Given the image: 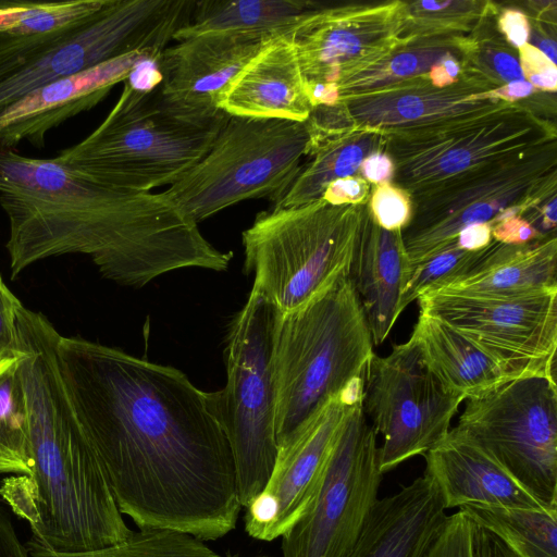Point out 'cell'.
Wrapping results in <instances>:
<instances>
[{
	"instance_id": "1",
	"label": "cell",
	"mask_w": 557,
	"mask_h": 557,
	"mask_svg": "<svg viewBox=\"0 0 557 557\" xmlns=\"http://www.w3.org/2000/svg\"><path fill=\"white\" fill-rule=\"evenodd\" d=\"M59 366L117 507L138 530L219 540L240 509L233 455L209 393L180 370L61 335Z\"/></svg>"
},
{
	"instance_id": "2",
	"label": "cell",
	"mask_w": 557,
	"mask_h": 557,
	"mask_svg": "<svg viewBox=\"0 0 557 557\" xmlns=\"http://www.w3.org/2000/svg\"><path fill=\"white\" fill-rule=\"evenodd\" d=\"M0 206L12 278L40 260L81 253L108 280L141 287L185 268L221 272L232 259L165 191L107 184L54 158L0 148Z\"/></svg>"
},
{
	"instance_id": "3",
	"label": "cell",
	"mask_w": 557,
	"mask_h": 557,
	"mask_svg": "<svg viewBox=\"0 0 557 557\" xmlns=\"http://www.w3.org/2000/svg\"><path fill=\"white\" fill-rule=\"evenodd\" d=\"M60 337L41 313L16 322L32 470L2 480L0 496L49 548L95 550L125 540L132 530L67 395L59 366Z\"/></svg>"
},
{
	"instance_id": "4",
	"label": "cell",
	"mask_w": 557,
	"mask_h": 557,
	"mask_svg": "<svg viewBox=\"0 0 557 557\" xmlns=\"http://www.w3.org/2000/svg\"><path fill=\"white\" fill-rule=\"evenodd\" d=\"M373 346L348 275L301 308L278 314L272 356L278 447L352 377L366 374Z\"/></svg>"
},
{
	"instance_id": "5",
	"label": "cell",
	"mask_w": 557,
	"mask_h": 557,
	"mask_svg": "<svg viewBox=\"0 0 557 557\" xmlns=\"http://www.w3.org/2000/svg\"><path fill=\"white\" fill-rule=\"evenodd\" d=\"M230 117L186 116L166 106L159 89L128 82L102 123L54 159L95 178L136 191L173 185L210 150Z\"/></svg>"
},
{
	"instance_id": "6",
	"label": "cell",
	"mask_w": 557,
	"mask_h": 557,
	"mask_svg": "<svg viewBox=\"0 0 557 557\" xmlns=\"http://www.w3.org/2000/svg\"><path fill=\"white\" fill-rule=\"evenodd\" d=\"M366 205L315 201L260 212L242 234L251 292L280 315L293 312L349 275Z\"/></svg>"
},
{
	"instance_id": "7",
	"label": "cell",
	"mask_w": 557,
	"mask_h": 557,
	"mask_svg": "<svg viewBox=\"0 0 557 557\" xmlns=\"http://www.w3.org/2000/svg\"><path fill=\"white\" fill-rule=\"evenodd\" d=\"M277 318L271 304L250 292L227 332L226 384L209 393L231 446L242 507L264 488L278 453L272 366Z\"/></svg>"
},
{
	"instance_id": "8",
	"label": "cell",
	"mask_w": 557,
	"mask_h": 557,
	"mask_svg": "<svg viewBox=\"0 0 557 557\" xmlns=\"http://www.w3.org/2000/svg\"><path fill=\"white\" fill-rule=\"evenodd\" d=\"M307 122L231 116L210 150L165 194L197 224L247 199L277 203L307 157Z\"/></svg>"
},
{
	"instance_id": "9",
	"label": "cell",
	"mask_w": 557,
	"mask_h": 557,
	"mask_svg": "<svg viewBox=\"0 0 557 557\" xmlns=\"http://www.w3.org/2000/svg\"><path fill=\"white\" fill-rule=\"evenodd\" d=\"M384 134L395 166L391 183L410 198L557 139L555 120L521 102Z\"/></svg>"
},
{
	"instance_id": "10",
	"label": "cell",
	"mask_w": 557,
	"mask_h": 557,
	"mask_svg": "<svg viewBox=\"0 0 557 557\" xmlns=\"http://www.w3.org/2000/svg\"><path fill=\"white\" fill-rule=\"evenodd\" d=\"M556 184L557 139L411 197V219L401 231L410 273L456 244L462 228L515 207L523 214L556 195Z\"/></svg>"
},
{
	"instance_id": "11",
	"label": "cell",
	"mask_w": 557,
	"mask_h": 557,
	"mask_svg": "<svg viewBox=\"0 0 557 557\" xmlns=\"http://www.w3.org/2000/svg\"><path fill=\"white\" fill-rule=\"evenodd\" d=\"M376 433L362 403L351 407L300 519L281 537L282 557H345L379 499Z\"/></svg>"
},
{
	"instance_id": "12",
	"label": "cell",
	"mask_w": 557,
	"mask_h": 557,
	"mask_svg": "<svg viewBox=\"0 0 557 557\" xmlns=\"http://www.w3.org/2000/svg\"><path fill=\"white\" fill-rule=\"evenodd\" d=\"M455 428L537 497L557 506L556 379L523 376L469 399Z\"/></svg>"
},
{
	"instance_id": "13",
	"label": "cell",
	"mask_w": 557,
	"mask_h": 557,
	"mask_svg": "<svg viewBox=\"0 0 557 557\" xmlns=\"http://www.w3.org/2000/svg\"><path fill=\"white\" fill-rule=\"evenodd\" d=\"M465 399L444 388L408 339L384 356L372 355L364 375L363 411L382 436V474L424 456L449 432Z\"/></svg>"
},
{
	"instance_id": "14",
	"label": "cell",
	"mask_w": 557,
	"mask_h": 557,
	"mask_svg": "<svg viewBox=\"0 0 557 557\" xmlns=\"http://www.w3.org/2000/svg\"><path fill=\"white\" fill-rule=\"evenodd\" d=\"M188 0H110L94 17L0 81V112L33 90L107 60L163 51L191 13Z\"/></svg>"
},
{
	"instance_id": "15",
	"label": "cell",
	"mask_w": 557,
	"mask_h": 557,
	"mask_svg": "<svg viewBox=\"0 0 557 557\" xmlns=\"http://www.w3.org/2000/svg\"><path fill=\"white\" fill-rule=\"evenodd\" d=\"M418 300L420 311L444 321L516 376L556 379L557 290L520 296L434 290Z\"/></svg>"
},
{
	"instance_id": "16",
	"label": "cell",
	"mask_w": 557,
	"mask_h": 557,
	"mask_svg": "<svg viewBox=\"0 0 557 557\" xmlns=\"http://www.w3.org/2000/svg\"><path fill=\"white\" fill-rule=\"evenodd\" d=\"M406 1L345 3L307 12L287 32L307 86L337 84L403 44Z\"/></svg>"
},
{
	"instance_id": "17",
	"label": "cell",
	"mask_w": 557,
	"mask_h": 557,
	"mask_svg": "<svg viewBox=\"0 0 557 557\" xmlns=\"http://www.w3.org/2000/svg\"><path fill=\"white\" fill-rule=\"evenodd\" d=\"M354 407V406H352ZM351 407L338 396L278 447L264 488L245 507V530L252 539L282 537L305 513L339 428Z\"/></svg>"
},
{
	"instance_id": "18",
	"label": "cell",
	"mask_w": 557,
	"mask_h": 557,
	"mask_svg": "<svg viewBox=\"0 0 557 557\" xmlns=\"http://www.w3.org/2000/svg\"><path fill=\"white\" fill-rule=\"evenodd\" d=\"M161 53L158 49L133 51L33 90L0 112V148L14 149L22 141L44 148L50 129L96 107L140 63L160 59Z\"/></svg>"
},
{
	"instance_id": "19",
	"label": "cell",
	"mask_w": 557,
	"mask_h": 557,
	"mask_svg": "<svg viewBox=\"0 0 557 557\" xmlns=\"http://www.w3.org/2000/svg\"><path fill=\"white\" fill-rule=\"evenodd\" d=\"M268 39L200 35L166 47L159 60L161 99L186 116H215L220 95Z\"/></svg>"
},
{
	"instance_id": "20",
	"label": "cell",
	"mask_w": 557,
	"mask_h": 557,
	"mask_svg": "<svg viewBox=\"0 0 557 557\" xmlns=\"http://www.w3.org/2000/svg\"><path fill=\"white\" fill-rule=\"evenodd\" d=\"M495 88L463 72L447 87L434 86L428 73L382 90L339 100L356 127L380 132L421 127L472 113L493 110L510 102L494 99Z\"/></svg>"
},
{
	"instance_id": "21",
	"label": "cell",
	"mask_w": 557,
	"mask_h": 557,
	"mask_svg": "<svg viewBox=\"0 0 557 557\" xmlns=\"http://www.w3.org/2000/svg\"><path fill=\"white\" fill-rule=\"evenodd\" d=\"M425 473L437 485L446 509L468 506L548 510L549 505L520 483L483 446L453 428L425 455Z\"/></svg>"
},
{
	"instance_id": "22",
	"label": "cell",
	"mask_w": 557,
	"mask_h": 557,
	"mask_svg": "<svg viewBox=\"0 0 557 557\" xmlns=\"http://www.w3.org/2000/svg\"><path fill=\"white\" fill-rule=\"evenodd\" d=\"M216 104L231 116L306 122L313 107L289 35L268 39Z\"/></svg>"
},
{
	"instance_id": "23",
	"label": "cell",
	"mask_w": 557,
	"mask_h": 557,
	"mask_svg": "<svg viewBox=\"0 0 557 557\" xmlns=\"http://www.w3.org/2000/svg\"><path fill=\"white\" fill-rule=\"evenodd\" d=\"M446 510L437 485L423 472L375 502L345 557H426Z\"/></svg>"
},
{
	"instance_id": "24",
	"label": "cell",
	"mask_w": 557,
	"mask_h": 557,
	"mask_svg": "<svg viewBox=\"0 0 557 557\" xmlns=\"http://www.w3.org/2000/svg\"><path fill=\"white\" fill-rule=\"evenodd\" d=\"M348 276L362 307L373 345H380L400 315L399 302L410 276V263L401 231L379 226L369 207L361 222Z\"/></svg>"
},
{
	"instance_id": "25",
	"label": "cell",
	"mask_w": 557,
	"mask_h": 557,
	"mask_svg": "<svg viewBox=\"0 0 557 557\" xmlns=\"http://www.w3.org/2000/svg\"><path fill=\"white\" fill-rule=\"evenodd\" d=\"M556 274L555 234L523 245H507L493 239L466 271L434 290L486 296L539 294L557 290Z\"/></svg>"
},
{
	"instance_id": "26",
	"label": "cell",
	"mask_w": 557,
	"mask_h": 557,
	"mask_svg": "<svg viewBox=\"0 0 557 557\" xmlns=\"http://www.w3.org/2000/svg\"><path fill=\"white\" fill-rule=\"evenodd\" d=\"M409 339L444 388L465 400L481 398L519 379L466 336L425 312L420 311Z\"/></svg>"
},
{
	"instance_id": "27",
	"label": "cell",
	"mask_w": 557,
	"mask_h": 557,
	"mask_svg": "<svg viewBox=\"0 0 557 557\" xmlns=\"http://www.w3.org/2000/svg\"><path fill=\"white\" fill-rule=\"evenodd\" d=\"M315 3L304 0L195 1L190 17L173 36L178 41L200 35L271 38L287 33Z\"/></svg>"
},
{
	"instance_id": "28",
	"label": "cell",
	"mask_w": 557,
	"mask_h": 557,
	"mask_svg": "<svg viewBox=\"0 0 557 557\" xmlns=\"http://www.w3.org/2000/svg\"><path fill=\"white\" fill-rule=\"evenodd\" d=\"M385 144V134L371 128L354 127L335 134L310 133L309 161L273 208L296 207L320 199L329 184L356 176L361 162L373 152L384 151Z\"/></svg>"
},
{
	"instance_id": "29",
	"label": "cell",
	"mask_w": 557,
	"mask_h": 557,
	"mask_svg": "<svg viewBox=\"0 0 557 557\" xmlns=\"http://www.w3.org/2000/svg\"><path fill=\"white\" fill-rule=\"evenodd\" d=\"M459 510L497 541L505 557H557V508L468 506Z\"/></svg>"
},
{
	"instance_id": "30",
	"label": "cell",
	"mask_w": 557,
	"mask_h": 557,
	"mask_svg": "<svg viewBox=\"0 0 557 557\" xmlns=\"http://www.w3.org/2000/svg\"><path fill=\"white\" fill-rule=\"evenodd\" d=\"M449 52H459L455 37L423 38L403 44L377 62L339 81V100L425 75Z\"/></svg>"
},
{
	"instance_id": "31",
	"label": "cell",
	"mask_w": 557,
	"mask_h": 557,
	"mask_svg": "<svg viewBox=\"0 0 557 557\" xmlns=\"http://www.w3.org/2000/svg\"><path fill=\"white\" fill-rule=\"evenodd\" d=\"M23 357L22 351L0 355V473L14 475L32 470Z\"/></svg>"
},
{
	"instance_id": "32",
	"label": "cell",
	"mask_w": 557,
	"mask_h": 557,
	"mask_svg": "<svg viewBox=\"0 0 557 557\" xmlns=\"http://www.w3.org/2000/svg\"><path fill=\"white\" fill-rule=\"evenodd\" d=\"M500 7L487 0L406 2L400 39L405 42L433 37H461L484 20L497 16Z\"/></svg>"
},
{
	"instance_id": "33",
	"label": "cell",
	"mask_w": 557,
	"mask_h": 557,
	"mask_svg": "<svg viewBox=\"0 0 557 557\" xmlns=\"http://www.w3.org/2000/svg\"><path fill=\"white\" fill-rule=\"evenodd\" d=\"M29 557H222L206 541L171 530H138L111 546L87 552H57L35 537L26 543Z\"/></svg>"
},
{
	"instance_id": "34",
	"label": "cell",
	"mask_w": 557,
	"mask_h": 557,
	"mask_svg": "<svg viewBox=\"0 0 557 557\" xmlns=\"http://www.w3.org/2000/svg\"><path fill=\"white\" fill-rule=\"evenodd\" d=\"M110 0L0 1V34L41 35L76 27Z\"/></svg>"
},
{
	"instance_id": "35",
	"label": "cell",
	"mask_w": 557,
	"mask_h": 557,
	"mask_svg": "<svg viewBox=\"0 0 557 557\" xmlns=\"http://www.w3.org/2000/svg\"><path fill=\"white\" fill-rule=\"evenodd\" d=\"M497 16L484 20L467 36L455 37L463 72L484 79L495 89L524 79L518 49L499 33Z\"/></svg>"
},
{
	"instance_id": "36",
	"label": "cell",
	"mask_w": 557,
	"mask_h": 557,
	"mask_svg": "<svg viewBox=\"0 0 557 557\" xmlns=\"http://www.w3.org/2000/svg\"><path fill=\"white\" fill-rule=\"evenodd\" d=\"M482 250L467 251L454 244L416 267L401 294L400 313L421 295L436 289L445 281L466 271L480 257Z\"/></svg>"
},
{
	"instance_id": "37",
	"label": "cell",
	"mask_w": 557,
	"mask_h": 557,
	"mask_svg": "<svg viewBox=\"0 0 557 557\" xmlns=\"http://www.w3.org/2000/svg\"><path fill=\"white\" fill-rule=\"evenodd\" d=\"M375 223L387 231H403L411 219V198L392 183L371 185L368 202Z\"/></svg>"
},
{
	"instance_id": "38",
	"label": "cell",
	"mask_w": 557,
	"mask_h": 557,
	"mask_svg": "<svg viewBox=\"0 0 557 557\" xmlns=\"http://www.w3.org/2000/svg\"><path fill=\"white\" fill-rule=\"evenodd\" d=\"M473 527L461 510L448 515L426 557H475Z\"/></svg>"
},
{
	"instance_id": "39",
	"label": "cell",
	"mask_w": 557,
	"mask_h": 557,
	"mask_svg": "<svg viewBox=\"0 0 557 557\" xmlns=\"http://www.w3.org/2000/svg\"><path fill=\"white\" fill-rule=\"evenodd\" d=\"M518 54L524 79L540 91L555 94L557 87L556 64L531 44L520 47Z\"/></svg>"
},
{
	"instance_id": "40",
	"label": "cell",
	"mask_w": 557,
	"mask_h": 557,
	"mask_svg": "<svg viewBox=\"0 0 557 557\" xmlns=\"http://www.w3.org/2000/svg\"><path fill=\"white\" fill-rule=\"evenodd\" d=\"M371 195V184L360 176L338 178L329 184L322 199L331 205H366Z\"/></svg>"
},
{
	"instance_id": "41",
	"label": "cell",
	"mask_w": 557,
	"mask_h": 557,
	"mask_svg": "<svg viewBox=\"0 0 557 557\" xmlns=\"http://www.w3.org/2000/svg\"><path fill=\"white\" fill-rule=\"evenodd\" d=\"M21 304L0 275V355L20 351L17 349L15 315Z\"/></svg>"
},
{
	"instance_id": "42",
	"label": "cell",
	"mask_w": 557,
	"mask_h": 557,
	"mask_svg": "<svg viewBox=\"0 0 557 557\" xmlns=\"http://www.w3.org/2000/svg\"><path fill=\"white\" fill-rule=\"evenodd\" d=\"M490 224L492 238L507 245H523L544 237L521 215L507 216Z\"/></svg>"
},
{
	"instance_id": "43",
	"label": "cell",
	"mask_w": 557,
	"mask_h": 557,
	"mask_svg": "<svg viewBox=\"0 0 557 557\" xmlns=\"http://www.w3.org/2000/svg\"><path fill=\"white\" fill-rule=\"evenodd\" d=\"M496 25L506 41L519 49L529 41L530 23L528 15L518 9H502Z\"/></svg>"
},
{
	"instance_id": "44",
	"label": "cell",
	"mask_w": 557,
	"mask_h": 557,
	"mask_svg": "<svg viewBox=\"0 0 557 557\" xmlns=\"http://www.w3.org/2000/svg\"><path fill=\"white\" fill-rule=\"evenodd\" d=\"M395 166L392 158L385 151L369 154L360 164V177L371 185L391 183Z\"/></svg>"
},
{
	"instance_id": "45",
	"label": "cell",
	"mask_w": 557,
	"mask_h": 557,
	"mask_svg": "<svg viewBox=\"0 0 557 557\" xmlns=\"http://www.w3.org/2000/svg\"><path fill=\"white\" fill-rule=\"evenodd\" d=\"M463 76L459 52H449L429 71L428 77L436 87H447L458 83Z\"/></svg>"
},
{
	"instance_id": "46",
	"label": "cell",
	"mask_w": 557,
	"mask_h": 557,
	"mask_svg": "<svg viewBox=\"0 0 557 557\" xmlns=\"http://www.w3.org/2000/svg\"><path fill=\"white\" fill-rule=\"evenodd\" d=\"M0 557H29L13 527L5 508L0 504Z\"/></svg>"
},
{
	"instance_id": "47",
	"label": "cell",
	"mask_w": 557,
	"mask_h": 557,
	"mask_svg": "<svg viewBox=\"0 0 557 557\" xmlns=\"http://www.w3.org/2000/svg\"><path fill=\"white\" fill-rule=\"evenodd\" d=\"M492 228L490 223L471 224L462 228L456 238L458 248L467 251H479L492 243Z\"/></svg>"
},
{
	"instance_id": "48",
	"label": "cell",
	"mask_w": 557,
	"mask_h": 557,
	"mask_svg": "<svg viewBox=\"0 0 557 557\" xmlns=\"http://www.w3.org/2000/svg\"><path fill=\"white\" fill-rule=\"evenodd\" d=\"M540 92L531 83L525 79L508 83L488 92L494 99L504 100L510 103H519Z\"/></svg>"
},
{
	"instance_id": "49",
	"label": "cell",
	"mask_w": 557,
	"mask_h": 557,
	"mask_svg": "<svg viewBox=\"0 0 557 557\" xmlns=\"http://www.w3.org/2000/svg\"><path fill=\"white\" fill-rule=\"evenodd\" d=\"M473 525L475 557H505L497 541L484 529Z\"/></svg>"
},
{
	"instance_id": "50",
	"label": "cell",
	"mask_w": 557,
	"mask_h": 557,
	"mask_svg": "<svg viewBox=\"0 0 557 557\" xmlns=\"http://www.w3.org/2000/svg\"><path fill=\"white\" fill-rule=\"evenodd\" d=\"M256 557H268V556H256Z\"/></svg>"
}]
</instances>
